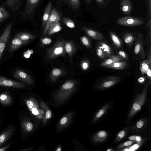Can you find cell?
I'll return each mask as SVG.
<instances>
[{
  "mask_svg": "<svg viewBox=\"0 0 151 151\" xmlns=\"http://www.w3.org/2000/svg\"><path fill=\"white\" fill-rule=\"evenodd\" d=\"M149 84H148L144 88L142 91L137 95L134 99L128 115L129 119L132 117L137 112L141 109L145 101L147 91Z\"/></svg>",
  "mask_w": 151,
  "mask_h": 151,
  "instance_id": "cell-1",
  "label": "cell"
},
{
  "mask_svg": "<svg viewBox=\"0 0 151 151\" xmlns=\"http://www.w3.org/2000/svg\"><path fill=\"white\" fill-rule=\"evenodd\" d=\"M41 0H27L24 10L21 12L22 16L24 18H31L35 10Z\"/></svg>",
  "mask_w": 151,
  "mask_h": 151,
  "instance_id": "cell-2",
  "label": "cell"
},
{
  "mask_svg": "<svg viewBox=\"0 0 151 151\" xmlns=\"http://www.w3.org/2000/svg\"><path fill=\"white\" fill-rule=\"evenodd\" d=\"M117 23L121 25L127 26H136L143 24L145 23L139 19L127 16L121 17L117 21Z\"/></svg>",
  "mask_w": 151,
  "mask_h": 151,
  "instance_id": "cell-3",
  "label": "cell"
},
{
  "mask_svg": "<svg viewBox=\"0 0 151 151\" xmlns=\"http://www.w3.org/2000/svg\"><path fill=\"white\" fill-rule=\"evenodd\" d=\"M60 19V16L58 11L55 9H53L45 25L43 31L44 34L46 35L50 27L54 24L59 22Z\"/></svg>",
  "mask_w": 151,
  "mask_h": 151,
  "instance_id": "cell-4",
  "label": "cell"
},
{
  "mask_svg": "<svg viewBox=\"0 0 151 151\" xmlns=\"http://www.w3.org/2000/svg\"><path fill=\"white\" fill-rule=\"evenodd\" d=\"M120 79V77L118 76L109 77L99 83L97 85V88L104 89L110 87L117 83Z\"/></svg>",
  "mask_w": 151,
  "mask_h": 151,
  "instance_id": "cell-5",
  "label": "cell"
},
{
  "mask_svg": "<svg viewBox=\"0 0 151 151\" xmlns=\"http://www.w3.org/2000/svg\"><path fill=\"white\" fill-rule=\"evenodd\" d=\"M0 86L17 88H22L24 87V85L21 83L7 79L1 76H0Z\"/></svg>",
  "mask_w": 151,
  "mask_h": 151,
  "instance_id": "cell-6",
  "label": "cell"
},
{
  "mask_svg": "<svg viewBox=\"0 0 151 151\" xmlns=\"http://www.w3.org/2000/svg\"><path fill=\"white\" fill-rule=\"evenodd\" d=\"M13 76L24 83L29 84L33 83V81L32 78L26 73L21 70L17 69L13 74Z\"/></svg>",
  "mask_w": 151,
  "mask_h": 151,
  "instance_id": "cell-7",
  "label": "cell"
},
{
  "mask_svg": "<svg viewBox=\"0 0 151 151\" xmlns=\"http://www.w3.org/2000/svg\"><path fill=\"white\" fill-rule=\"evenodd\" d=\"M142 35L140 33L138 34L134 48V52L136 54H139L142 59L145 58V53L143 45Z\"/></svg>",
  "mask_w": 151,
  "mask_h": 151,
  "instance_id": "cell-8",
  "label": "cell"
},
{
  "mask_svg": "<svg viewBox=\"0 0 151 151\" xmlns=\"http://www.w3.org/2000/svg\"><path fill=\"white\" fill-rule=\"evenodd\" d=\"M63 44L62 42L57 44L49 51L48 54L50 59H53L59 55L63 54L64 50Z\"/></svg>",
  "mask_w": 151,
  "mask_h": 151,
  "instance_id": "cell-9",
  "label": "cell"
},
{
  "mask_svg": "<svg viewBox=\"0 0 151 151\" xmlns=\"http://www.w3.org/2000/svg\"><path fill=\"white\" fill-rule=\"evenodd\" d=\"M81 28L86 32L88 35L94 40H100L104 38L103 35L98 31L85 27H82Z\"/></svg>",
  "mask_w": 151,
  "mask_h": 151,
  "instance_id": "cell-10",
  "label": "cell"
},
{
  "mask_svg": "<svg viewBox=\"0 0 151 151\" xmlns=\"http://www.w3.org/2000/svg\"><path fill=\"white\" fill-rule=\"evenodd\" d=\"M14 129L10 127L0 134V147L3 145L10 138L13 133Z\"/></svg>",
  "mask_w": 151,
  "mask_h": 151,
  "instance_id": "cell-11",
  "label": "cell"
},
{
  "mask_svg": "<svg viewBox=\"0 0 151 151\" xmlns=\"http://www.w3.org/2000/svg\"><path fill=\"white\" fill-rule=\"evenodd\" d=\"M120 7L122 12L124 14H128L131 12L132 4L130 0H122Z\"/></svg>",
  "mask_w": 151,
  "mask_h": 151,
  "instance_id": "cell-12",
  "label": "cell"
},
{
  "mask_svg": "<svg viewBox=\"0 0 151 151\" xmlns=\"http://www.w3.org/2000/svg\"><path fill=\"white\" fill-rule=\"evenodd\" d=\"M5 4L13 11H14L20 7L22 5V0H6Z\"/></svg>",
  "mask_w": 151,
  "mask_h": 151,
  "instance_id": "cell-13",
  "label": "cell"
},
{
  "mask_svg": "<svg viewBox=\"0 0 151 151\" xmlns=\"http://www.w3.org/2000/svg\"><path fill=\"white\" fill-rule=\"evenodd\" d=\"M127 63L126 62L117 61L104 67L117 70H123L127 67Z\"/></svg>",
  "mask_w": 151,
  "mask_h": 151,
  "instance_id": "cell-14",
  "label": "cell"
},
{
  "mask_svg": "<svg viewBox=\"0 0 151 151\" xmlns=\"http://www.w3.org/2000/svg\"><path fill=\"white\" fill-rule=\"evenodd\" d=\"M27 43L19 38L15 37L11 42L10 50L12 52Z\"/></svg>",
  "mask_w": 151,
  "mask_h": 151,
  "instance_id": "cell-15",
  "label": "cell"
},
{
  "mask_svg": "<svg viewBox=\"0 0 151 151\" xmlns=\"http://www.w3.org/2000/svg\"><path fill=\"white\" fill-rule=\"evenodd\" d=\"M12 26V22L9 24L7 26L2 35L0 37V42H3L6 44L9 37Z\"/></svg>",
  "mask_w": 151,
  "mask_h": 151,
  "instance_id": "cell-16",
  "label": "cell"
},
{
  "mask_svg": "<svg viewBox=\"0 0 151 151\" xmlns=\"http://www.w3.org/2000/svg\"><path fill=\"white\" fill-rule=\"evenodd\" d=\"M52 7V3L51 1H49L47 5L44 12L42 22V27L44 26L47 22L51 13Z\"/></svg>",
  "mask_w": 151,
  "mask_h": 151,
  "instance_id": "cell-17",
  "label": "cell"
},
{
  "mask_svg": "<svg viewBox=\"0 0 151 151\" xmlns=\"http://www.w3.org/2000/svg\"><path fill=\"white\" fill-rule=\"evenodd\" d=\"M12 99L8 94L6 93H0V103L4 105H9L11 104Z\"/></svg>",
  "mask_w": 151,
  "mask_h": 151,
  "instance_id": "cell-18",
  "label": "cell"
},
{
  "mask_svg": "<svg viewBox=\"0 0 151 151\" xmlns=\"http://www.w3.org/2000/svg\"><path fill=\"white\" fill-rule=\"evenodd\" d=\"M15 37L19 38L23 42L27 43L29 40L34 39L36 37L29 33L22 32L16 34Z\"/></svg>",
  "mask_w": 151,
  "mask_h": 151,
  "instance_id": "cell-19",
  "label": "cell"
},
{
  "mask_svg": "<svg viewBox=\"0 0 151 151\" xmlns=\"http://www.w3.org/2000/svg\"><path fill=\"white\" fill-rule=\"evenodd\" d=\"M109 58L104 61L100 64V66L102 67H105L106 66L109 65L113 63L121 60L118 56L110 55Z\"/></svg>",
  "mask_w": 151,
  "mask_h": 151,
  "instance_id": "cell-20",
  "label": "cell"
},
{
  "mask_svg": "<svg viewBox=\"0 0 151 151\" xmlns=\"http://www.w3.org/2000/svg\"><path fill=\"white\" fill-rule=\"evenodd\" d=\"M62 29L60 23L58 22L51 26L47 32V34L49 35L60 31Z\"/></svg>",
  "mask_w": 151,
  "mask_h": 151,
  "instance_id": "cell-21",
  "label": "cell"
},
{
  "mask_svg": "<svg viewBox=\"0 0 151 151\" xmlns=\"http://www.w3.org/2000/svg\"><path fill=\"white\" fill-rule=\"evenodd\" d=\"M124 40L125 43L128 46L130 47L133 45L134 40V37L132 33H127L124 35Z\"/></svg>",
  "mask_w": 151,
  "mask_h": 151,
  "instance_id": "cell-22",
  "label": "cell"
},
{
  "mask_svg": "<svg viewBox=\"0 0 151 151\" xmlns=\"http://www.w3.org/2000/svg\"><path fill=\"white\" fill-rule=\"evenodd\" d=\"M151 64L148 60H144L140 63V69L142 74L146 73L147 70L150 68Z\"/></svg>",
  "mask_w": 151,
  "mask_h": 151,
  "instance_id": "cell-23",
  "label": "cell"
},
{
  "mask_svg": "<svg viewBox=\"0 0 151 151\" xmlns=\"http://www.w3.org/2000/svg\"><path fill=\"white\" fill-rule=\"evenodd\" d=\"M99 45L104 53L106 57H108L111 55L112 51L109 45L103 42H100Z\"/></svg>",
  "mask_w": 151,
  "mask_h": 151,
  "instance_id": "cell-24",
  "label": "cell"
},
{
  "mask_svg": "<svg viewBox=\"0 0 151 151\" xmlns=\"http://www.w3.org/2000/svg\"><path fill=\"white\" fill-rule=\"evenodd\" d=\"M107 135V132L104 131L98 132L94 137L93 139L96 141H101L104 140Z\"/></svg>",
  "mask_w": 151,
  "mask_h": 151,
  "instance_id": "cell-25",
  "label": "cell"
},
{
  "mask_svg": "<svg viewBox=\"0 0 151 151\" xmlns=\"http://www.w3.org/2000/svg\"><path fill=\"white\" fill-rule=\"evenodd\" d=\"M10 15L5 8L0 7V23L8 18Z\"/></svg>",
  "mask_w": 151,
  "mask_h": 151,
  "instance_id": "cell-26",
  "label": "cell"
},
{
  "mask_svg": "<svg viewBox=\"0 0 151 151\" xmlns=\"http://www.w3.org/2000/svg\"><path fill=\"white\" fill-rule=\"evenodd\" d=\"M110 33L111 40L115 45L118 48L122 47V43L119 37L113 32H110Z\"/></svg>",
  "mask_w": 151,
  "mask_h": 151,
  "instance_id": "cell-27",
  "label": "cell"
},
{
  "mask_svg": "<svg viewBox=\"0 0 151 151\" xmlns=\"http://www.w3.org/2000/svg\"><path fill=\"white\" fill-rule=\"evenodd\" d=\"M21 126L23 129L27 132H30L33 128L32 124L23 119L22 122Z\"/></svg>",
  "mask_w": 151,
  "mask_h": 151,
  "instance_id": "cell-28",
  "label": "cell"
},
{
  "mask_svg": "<svg viewBox=\"0 0 151 151\" xmlns=\"http://www.w3.org/2000/svg\"><path fill=\"white\" fill-rule=\"evenodd\" d=\"M109 106V105L107 104L104 106L102 108L100 109L96 114L93 120L94 121H96L98 119L100 118L104 114Z\"/></svg>",
  "mask_w": 151,
  "mask_h": 151,
  "instance_id": "cell-29",
  "label": "cell"
},
{
  "mask_svg": "<svg viewBox=\"0 0 151 151\" xmlns=\"http://www.w3.org/2000/svg\"><path fill=\"white\" fill-rule=\"evenodd\" d=\"M64 23L68 27L70 28H73L75 27L74 22L70 19L65 17L62 18Z\"/></svg>",
  "mask_w": 151,
  "mask_h": 151,
  "instance_id": "cell-30",
  "label": "cell"
},
{
  "mask_svg": "<svg viewBox=\"0 0 151 151\" xmlns=\"http://www.w3.org/2000/svg\"><path fill=\"white\" fill-rule=\"evenodd\" d=\"M147 7V19L151 18V0H145Z\"/></svg>",
  "mask_w": 151,
  "mask_h": 151,
  "instance_id": "cell-31",
  "label": "cell"
},
{
  "mask_svg": "<svg viewBox=\"0 0 151 151\" xmlns=\"http://www.w3.org/2000/svg\"><path fill=\"white\" fill-rule=\"evenodd\" d=\"M97 56L101 58H104L106 57L105 55L100 46L97 47L96 50Z\"/></svg>",
  "mask_w": 151,
  "mask_h": 151,
  "instance_id": "cell-32",
  "label": "cell"
},
{
  "mask_svg": "<svg viewBox=\"0 0 151 151\" xmlns=\"http://www.w3.org/2000/svg\"><path fill=\"white\" fill-rule=\"evenodd\" d=\"M65 49L66 52L69 55H72L73 51V47L71 45L70 43L66 42L65 43Z\"/></svg>",
  "mask_w": 151,
  "mask_h": 151,
  "instance_id": "cell-33",
  "label": "cell"
},
{
  "mask_svg": "<svg viewBox=\"0 0 151 151\" xmlns=\"http://www.w3.org/2000/svg\"><path fill=\"white\" fill-rule=\"evenodd\" d=\"M68 1L71 6L74 8L76 9L79 7V0H68Z\"/></svg>",
  "mask_w": 151,
  "mask_h": 151,
  "instance_id": "cell-34",
  "label": "cell"
},
{
  "mask_svg": "<svg viewBox=\"0 0 151 151\" xmlns=\"http://www.w3.org/2000/svg\"><path fill=\"white\" fill-rule=\"evenodd\" d=\"M61 70L58 68H54L53 69L52 71V77H53L55 78L58 77L61 74Z\"/></svg>",
  "mask_w": 151,
  "mask_h": 151,
  "instance_id": "cell-35",
  "label": "cell"
},
{
  "mask_svg": "<svg viewBox=\"0 0 151 151\" xmlns=\"http://www.w3.org/2000/svg\"><path fill=\"white\" fill-rule=\"evenodd\" d=\"M118 56L120 58L124 60H127L128 57L126 54L123 51L120 50L118 53Z\"/></svg>",
  "mask_w": 151,
  "mask_h": 151,
  "instance_id": "cell-36",
  "label": "cell"
},
{
  "mask_svg": "<svg viewBox=\"0 0 151 151\" xmlns=\"http://www.w3.org/2000/svg\"><path fill=\"white\" fill-rule=\"evenodd\" d=\"M73 84L71 82H67L65 83L63 86L62 88L64 89H68L72 88L73 86Z\"/></svg>",
  "mask_w": 151,
  "mask_h": 151,
  "instance_id": "cell-37",
  "label": "cell"
},
{
  "mask_svg": "<svg viewBox=\"0 0 151 151\" xmlns=\"http://www.w3.org/2000/svg\"><path fill=\"white\" fill-rule=\"evenodd\" d=\"M81 41L83 44L86 46L87 47H89L90 43L88 38L85 36L82 37Z\"/></svg>",
  "mask_w": 151,
  "mask_h": 151,
  "instance_id": "cell-38",
  "label": "cell"
},
{
  "mask_svg": "<svg viewBox=\"0 0 151 151\" xmlns=\"http://www.w3.org/2000/svg\"><path fill=\"white\" fill-rule=\"evenodd\" d=\"M6 45V44L3 42H0V60L5 49Z\"/></svg>",
  "mask_w": 151,
  "mask_h": 151,
  "instance_id": "cell-39",
  "label": "cell"
},
{
  "mask_svg": "<svg viewBox=\"0 0 151 151\" xmlns=\"http://www.w3.org/2000/svg\"><path fill=\"white\" fill-rule=\"evenodd\" d=\"M128 139L130 140L137 142L139 141L141 139V138L139 137L134 135H132L129 137Z\"/></svg>",
  "mask_w": 151,
  "mask_h": 151,
  "instance_id": "cell-40",
  "label": "cell"
},
{
  "mask_svg": "<svg viewBox=\"0 0 151 151\" xmlns=\"http://www.w3.org/2000/svg\"><path fill=\"white\" fill-rule=\"evenodd\" d=\"M52 42L51 40L48 38H45L43 39L42 40V43L45 45L49 44Z\"/></svg>",
  "mask_w": 151,
  "mask_h": 151,
  "instance_id": "cell-41",
  "label": "cell"
},
{
  "mask_svg": "<svg viewBox=\"0 0 151 151\" xmlns=\"http://www.w3.org/2000/svg\"><path fill=\"white\" fill-rule=\"evenodd\" d=\"M133 144V142L131 141H127L124 142L123 144H122L119 146V147H121L124 146H129Z\"/></svg>",
  "mask_w": 151,
  "mask_h": 151,
  "instance_id": "cell-42",
  "label": "cell"
},
{
  "mask_svg": "<svg viewBox=\"0 0 151 151\" xmlns=\"http://www.w3.org/2000/svg\"><path fill=\"white\" fill-rule=\"evenodd\" d=\"M139 147V145L137 144H135L131 147L129 148H126L124 151L134 150Z\"/></svg>",
  "mask_w": 151,
  "mask_h": 151,
  "instance_id": "cell-43",
  "label": "cell"
},
{
  "mask_svg": "<svg viewBox=\"0 0 151 151\" xmlns=\"http://www.w3.org/2000/svg\"><path fill=\"white\" fill-rule=\"evenodd\" d=\"M144 122L142 120L139 121L136 124V126L137 128H140L144 125Z\"/></svg>",
  "mask_w": 151,
  "mask_h": 151,
  "instance_id": "cell-44",
  "label": "cell"
},
{
  "mask_svg": "<svg viewBox=\"0 0 151 151\" xmlns=\"http://www.w3.org/2000/svg\"><path fill=\"white\" fill-rule=\"evenodd\" d=\"M125 135V132L124 130H122L117 135L118 137L120 139L123 138Z\"/></svg>",
  "mask_w": 151,
  "mask_h": 151,
  "instance_id": "cell-45",
  "label": "cell"
},
{
  "mask_svg": "<svg viewBox=\"0 0 151 151\" xmlns=\"http://www.w3.org/2000/svg\"><path fill=\"white\" fill-rule=\"evenodd\" d=\"M13 142H11L9 144L5 146H4L0 148V151H4L7 150L10 147Z\"/></svg>",
  "mask_w": 151,
  "mask_h": 151,
  "instance_id": "cell-46",
  "label": "cell"
},
{
  "mask_svg": "<svg viewBox=\"0 0 151 151\" xmlns=\"http://www.w3.org/2000/svg\"><path fill=\"white\" fill-rule=\"evenodd\" d=\"M33 53V51L31 50H28L24 55V57L27 58H29L30 56V55Z\"/></svg>",
  "mask_w": 151,
  "mask_h": 151,
  "instance_id": "cell-47",
  "label": "cell"
},
{
  "mask_svg": "<svg viewBox=\"0 0 151 151\" xmlns=\"http://www.w3.org/2000/svg\"><path fill=\"white\" fill-rule=\"evenodd\" d=\"M30 109L31 110L33 114L37 115L38 114V111L36 108L32 107V109Z\"/></svg>",
  "mask_w": 151,
  "mask_h": 151,
  "instance_id": "cell-48",
  "label": "cell"
},
{
  "mask_svg": "<svg viewBox=\"0 0 151 151\" xmlns=\"http://www.w3.org/2000/svg\"><path fill=\"white\" fill-rule=\"evenodd\" d=\"M45 116L47 119H50L51 117V112L50 110H48L47 111Z\"/></svg>",
  "mask_w": 151,
  "mask_h": 151,
  "instance_id": "cell-49",
  "label": "cell"
},
{
  "mask_svg": "<svg viewBox=\"0 0 151 151\" xmlns=\"http://www.w3.org/2000/svg\"><path fill=\"white\" fill-rule=\"evenodd\" d=\"M82 68L84 70H86L88 67V63L86 62H83L82 64Z\"/></svg>",
  "mask_w": 151,
  "mask_h": 151,
  "instance_id": "cell-50",
  "label": "cell"
},
{
  "mask_svg": "<svg viewBox=\"0 0 151 151\" xmlns=\"http://www.w3.org/2000/svg\"><path fill=\"white\" fill-rule=\"evenodd\" d=\"M67 122V119L66 117H63L60 121V123L61 124H65Z\"/></svg>",
  "mask_w": 151,
  "mask_h": 151,
  "instance_id": "cell-51",
  "label": "cell"
},
{
  "mask_svg": "<svg viewBox=\"0 0 151 151\" xmlns=\"http://www.w3.org/2000/svg\"><path fill=\"white\" fill-rule=\"evenodd\" d=\"M151 71L150 68H149V69L147 70L146 73H147L148 77L150 78V79H151Z\"/></svg>",
  "mask_w": 151,
  "mask_h": 151,
  "instance_id": "cell-52",
  "label": "cell"
},
{
  "mask_svg": "<svg viewBox=\"0 0 151 151\" xmlns=\"http://www.w3.org/2000/svg\"><path fill=\"white\" fill-rule=\"evenodd\" d=\"M145 80V78L144 77H140L138 79V81L140 83H142Z\"/></svg>",
  "mask_w": 151,
  "mask_h": 151,
  "instance_id": "cell-53",
  "label": "cell"
},
{
  "mask_svg": "<svg viewBox=\"0 0 151 151\" xmlns=\"http://www.w3.org/2000/svg\"><path fill=\"white\" fill-rule=\"evenodd\" d=\"M97 2L100 4H103L104 3V0H96Z\"/></svg>",
  "mask_w": 151,
  "mask_h": 151,
  "instance_id": "cell-54",
  "label": "cell"
},
{
  "mask_svg": "<svg viewBox=\"0 0 151 151\" xmlns=\"http://www.w3.org/2000/svg\"><path fill=\"white\" fill-rule=\"evenodd\" d=\"M86 1L88 3H90L91 1V0H86Z\"/></svg>",
  "mask_w": 151,
  "mask_h": 151,
  "instance_id": "cell-55",
  "label": "cell"
},
{
  "mask_svg": "<svg viewBox=\"0 0 151 151\" xmlns=\"http://www.w3.org/2000/svg\"><path fill=\"white\" fill-rule=\"evenodd\" d=\"M61 150V148H59L58 149H57V150L56 151H60Z\"/></svg>",
  "mask_w": 151,
  "mask_h": 151,
  "instance_id": "cell-56",
  "label": "cell"
},
{
  "mask_svg": "<svg viewBox=\"0 0 151 151\" xmlns=\"http://www.w3.org/2000/svg\"><path fill=\"white\" fill-rule=\"evenodd\" d=\"M113 151V150L111 149H110V148L109 149L107 150V151Z\"/></svg>",
  "mask_w": 151,
  "mask_h": 151,
  "instance_id": "cell-57",
  "label": "cell"
}]
</instances>
